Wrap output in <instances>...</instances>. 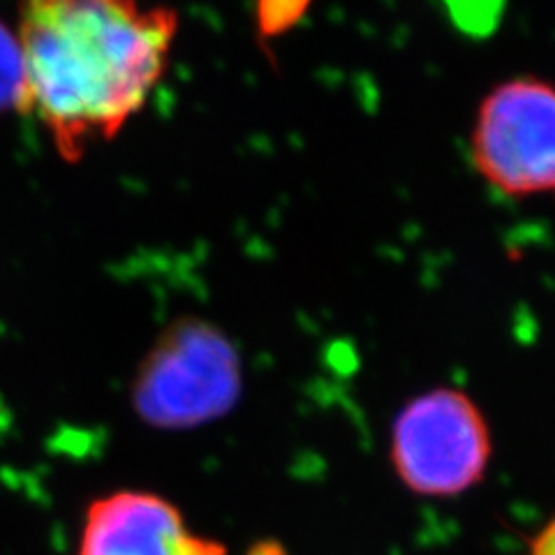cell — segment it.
<instances>
[{
	"label": "cell",
	"mask_w": 555,
	"mask_h": 555,
	"mask_svg": "<svg viewBox=\"0 0 555 555\" xmlns=\"http://www.w3.org/2000/svg\"><path fill=\"white\" fill-rule=\"evenodd\" d=\"M528 555H555V518L534 534Z\"/></svg>",
	"instance_id": "7"
},
{
	"label": "cell",
	"mask_w": 555,
	"mask_h": 555,
	"mask_svg": "<svg viewBox=\"0 0 555 555\" xmlns=\"http://www.w3.org/2000/svg\"><path fill=\"white\" fill-rule=\"evenodd\" d=\"M179 12L142 0H20L28 114L65 163L112 142L169 69Z\"/></svg>",
	"instance_id": "1"
},
{
	"label": "cell",
	"mask_w": 555,
	"mask_h": 555,
	"mask_svg": "<svg viewBox=\"0 0 555 555\" xmlns=\"http://www.w3.org/2000/svg\"><path fill=\"white\" fill-rule=\"evenodd\" d=\"M491 430L470 396L438 387L398 412L389 456L408 489L426 498H454L477 486L491 461Z\"/></svg>",
	"instance_id": "3"
},
{
	"label": "cell",
	"mask_w": 555,
	"mask_h": 555,
	"mask_svg": "<svg viewBox=\"0 0 555 555\" xmlns=\"http://www.w3.org/2000/svg\"><path fill=\"white\" fill-rule=\"evenodd\" d=\"M470 160L500 195H553L555 83L528 75L495 83L473 120Z\"/></svg>",
	"instance_id": "4"
},
{
	"label": "cell",
	"mask_w": 555,
	"mask_h": 555,
	"mask_svg": "<svg viewBox=\"0 0 555 555\" xmlns=\"http://www.w3.org/2000/svg\"><path fill=\"white\" fill-rule=\"evenodd\" d=\"M241 393L234 345L202 320H181L155 343L134 382V408L160 428H190L230 412Z\"/></svg>",
	"instance_id": "2"
},
{
	"label": "cell",
	"mask_w": 555,
	"mask_h": 555,
	"mask_svg": "<svg viewBox=\"0 0 555 555\" xmlns=\"http://www.w3.org/2000/svg\"><path fill=\"white\" fill-rule=\"evenodd\" d=\"M79 555H228L188 528L169 500L149 491H116L89 505Z\"/></svg>",
	"instance_id": "5"
},
{
	"label": "cell",
	"mask_w": 555,
	"mask_h": 555,
	"mask_svg": "<svg viewBox=\"0 0 555 555\" xmlns=\"http://www.w3.org/2000/svg\"><path fill=\"white\" fill-rule=\"evenodd\" d=\"M0 114H28L20 38L3 20H0Z\"/></svg>",
	"instance_id": "6"
}]
</instances>
